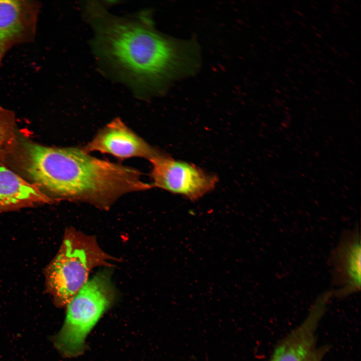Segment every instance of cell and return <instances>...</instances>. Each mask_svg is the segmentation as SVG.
I'll list each match as a JSON object with an SVG mask.
<instances>
[{
  "instance_id": "28",
  "label": "cell",
  "mask_w": 361,
  "mask_h": 361,
  "mask_svg": "<svg viewBox=\"0 0 361 361\" xmlns=\"http://www.w3.org/2000/svg\"><path fill=\"white\" fill-rule=\"evenodd\" d=\"M328 63H330V64H331L330 65H333V63H332V62L329 61H328Z\"/></svg>"
},
{
  "instance_id": "16",
  "label": "cell",
  "mask_w": 361,
  "mask_h": 361,
  "mask_svg": "<svg viewBox=\"0 0 361 361\" xmlns=\"http://www.w3.org/2000/svg\"><path fill=\"white\" fill-rule=\"evenodd\" d=\"M284 23H285V24H286V25H288V26H290V23H289V22L286 21L284 22Z\"/></svg>"
},
{
  "instance_id": "19",
  "label": "cell",
  "mask_w": 361,
  "mask_h": 361,
  "mask_svg": "<svg viewBox=\"0 0 361 361\" xmlns=\"http://www.w3.org/2000/svg\"><path fill=\"white\" fill-rule=\"evenodd\" d=\"M275 91L278 93H280V91L279 90H278V89H276Z\"/></svg>"
},
{
  "instance_id": "41",
  "label": "cell",
  "mask_w": 361,
  "mask_h": 361,
  "mask_svg": "<svg viewBox=\"0 0 361 361\" xmlns=\"http://www.w3.org/2000/svg\"><path fill=\"white\" fill-rule=\"evenodd\" d=\"M287 41H288V42H290V43H292V41H291V40L288 39Z\"/></svg>"
},
{
  "instance_id": "24",
  "label": "cell",
  "mask_w": 361,
  "mask_h": 361,
  "mask_svg": "<svg viewBox=\"0 0 361 361\" xmlns=\"http://www.w3.org/2000/svg\"><path fill=\"white\" fill-rule=\"evenodd\" d=\"M332 9L337 12H339V10L338 9H336L335 8H332Z\"/></svg>"
},
{
  "instance_id": "52",
  "label": "cell",
  "mask_w": 361,
  "mask_h": 361,
  "mask_svg": "<svg viewBox=\"0 0 361 361\" xmlns=\"http://www.w3.org/2000/svg\"><path fill=\"white\" fill-rule=\"evenodd\" d=\"M319 88L320 89L323 90L322 87H319Z\"/></svg>"
},
{
  "instance_id": "51",
  "label": "cell",
  "mask_w": 361,
  "mask_h": 361,
  "mask_svg": "<svg viewBox=\"0 0 361 361\" xmlns=\"http://www.w3.org/2000/svg\"><path fill=\"white\" fill-rule=\"evenodd\" d=\"M314 44H315L316 46H317V47H319V45H317V44L314 43Z\"/></svg>"
},
{
  "instance_id": "48",
  "label": "cell",
  "mask_w": 361,
  "mask_h": 361,
  "mask_svg": "<svg viewBox=\"0 0 361 361\" xmlns=\"http://www.w3.org/2000/svg\"><path fill=\"white\" fill-rule=\"evenodd\" d=\"M319 32H320V33H321V34H324V33H323L322 31H319Z\"/></svg>"
},
{
  "instance_id": "39",
  "label": "cell",
  "mask_w": 361,
  "mask_h": 361,
  "mask_svg": "<svg viewBox=\"0 0 361 361\" xmlns=\"http://www.w3.org/2000/svg\"><path fill=\"white\" fill-rule=\"evenodd\" d=\"M273 85H274L275 86H278V85L276 83H273Z\"/></svg>"
},
{
  "instance_id": "14",
  "label": "cell",
  "mask_w": 361,
  "mask_h": 361,
  "mask_svg": "<svg viewBox=\"0 0 361 361\" xmlns=\"http://www.w3.org/2000/svg\"><path fill=\"white\" fill-rule=\"evenodd\" d=\"M333 5L337 8V9H340V7H339L338 5H336L335 4H333Z\"/></svg>"
},
{
  "instance_id": "40",
  "label": "cell",
  "mask_w": 361,
  "mask_h": 361,
  "mask_svg": "<svg viewBox=\"0 0 361 361\" xmlns=\"http://www.w3.org/2000/svg\"><path fill=\"white\" fill-rule=\"evenodd\" d=\"M341 24L344 27H346L345 25H344L343 23H341Z\"/></svg>"
},
{
  "instance_id": "15",
  "label": "cell",
  "mask_w": 361,
  "mask_h": 361,
  "mask_svg": "<svg viewBox=\"0 0 361 361\" xmlns=\"http://www.w3.org/2000/svg\"><path fill=\"white\" fill-rule=\"evenodd\" d=\"M315 35H316V36H317V37H319V38H321V37H322L321 35H320V34H319L317 33H315Z\"/></svg>"
},
{
  "instance_id": "32",
  "label": "cell",
  "mask_w": 361,
  "mask_h": 361,
  "mask_svg": "<svg viewBox=\"0 0 361 361\" xmlns=\"http://www.w3.org/2000/svg\"><path fill=\"white\" fill-rule=\"evenodd\" d=\"M316 69L319 72H320L321 71V70L320 69H319L318 68H316Z\"/></svg>"
},
{
  "instance_id": "30",
  "label": "cell",
  "mask_w": 361,
  "mask_h": 361,
  "mask_svg": "<svg viewBox=\"0 0 361 361\" xmlns=\"http://www.w3.org/2000/svg\"><path fill=\"white\" fill-rule=\"evenodd\" d=\"M344 13H345L347 15L349 16V14L347 13V12L344 11Z\"/></svg>"
},
{
  "instance_id": "13",
  "label": "cell",
  "mask_w": 361,
  "mask_h": 361,
  "mask_svg": "<svg viewBox=\"0 0 361 361\" xmlns=\"http://www.w3.org/2000/svg\"><path fill=\"white\" fill-rule=\"evenodd\" d=\"M347 80L348 82H349L351 84L354 85V83L351 81L350 79H347Z\"/></svg>"
},
{
  "instance_id": "7",
  "label": "cell",
  "mask_w": 361,
  "mask_h": 361,
  "mask_svg": "<svg viewBox=\"0 0 361 361\" xmlns=\"http://www.w3.org/2000/svg\"><path fill=\"white\" fill-rule=\"evenodd\" d=\"M329 260L334 288L331 291L332 296L342 299L359 291L361 280V245L357 226L342 234Z\"/></svg>"
},
{
  "instance_id": "42",
  "label": "cell",
  "mask_w": 361,
  "mask_h": 361,
  "mask_svg": "<svg viewBox=\"0 0 361 361\" xmlns=\"http://www.w3.org/2000/svg\"><path fill=\"white\" fill-rule=\"evenodd\" d=\"M314 92L317 94H319V93H318L319 92L316 90H314Z\"/></svg>"
},
{
  "instance_id": "9",
  "label": "cell",
  "mask_w": 361,
  "mask_h": 361,
  "mask_svg": "<svg viewBox=\"0 0 361 361\" xmlns=\"http://www.w3.org/2000/svg\"><path fill=\"white\" fill-rule=\"evenodd\" d=\"M83 149L99 151L124 159L133 157L150 159L158 151L116 118L101 129Z\"/></svg>"
},
{
  "instance_id": "26",
  "label": "cell",
  "mask_w": 361,
  "mask_h": 361,
  "mask_svg": "<svg viewBox=\"0 0 361 361\" xmlns=\"http://www.w3.org/2000/svg\"><path fill=\"white\" fill-rule=\"evenodd\" d=\"M299 23H300V24H301L302 25L305 26V25H304L302 22L299 21Z\"/></svg>"
},
{
  "instance_id": "20",
  "label": "cell",
  "mask_w": 361,
  "mask_h": 361,
  "mask_svg": "<svg viewBox=\"0 0 361 361\" xmlns=\"http://www.w3.org/2000/svg\"><path fill=\"white\" fill-rule=\"evenodd\" d=\"M334 72H335V73L336 74H338V75H339V74H340V73L338 71H337L335 70Z\"/></svg>"
},
{
  "instance_id": "33",
  "label": "cell",
  "mask_w": 361,
  "mask_h": 361,
  "mask_svg": "<svg viewBox=\"0 0 361 361\" xmlns=\"http://www.w3.org/2000/svg\"><path fill=\"white\" fill-rule=\"evenodd\" d=\"M312 72L314 74H315V75H317V73H315V72H314V71H312Z\"/></svg>"
},
{
  "instance_id": "36",
  "label": "cell",
  "mask_w": 361,
  "mask_h": 361,
  "mask_svg": "<svg viewBox=\"0 0 361 361\" xmlns=\"http://www.w3.org/2000/svg\"><path fill=\"white\" fill-rule=\"evenodd\" d=\"M276 48H277V49H278L279 50H281V48L279 47L276 46Z\"/></svg>"
},
{
  "instance_id": "53",
  "label": "cell",
  "mask_w": 361,
  "mask_h": 361,
  "mask_svg": "<svg viewBox=\"0 0 361 361\" xmlns=\"http://www.w3.org/2000/svg\"><path fill=\"white\" fill-rule=\"evenodd\" d=\"M289 37H290V38H292V39H293V38H294V37H292V36H289Z\"/></svg>"
},
{
  "instance_id": "25",
  "label": "cell",
  "mask_w": 361,
  "mask_h": 361,
  "mask_svg": "<svg viewBox=\"0 0 361 361\" xmlns=\"http://www.w3.org/2000/svg\"><path fill=\"white\" fill-rule=\"evenodd\" d=\"M299 72H300L301 73H302V74H304V72L303 71L300 70H299Z\"/></svg>"
},
{
  "instance_id": "21",
  "label": "cell",
  "mask_w": 361,
  "mask_h": 361,
  "mask_svg": "<svg viewBox=\"0 0 361 361\" xmlns=\"http://www.w3.org/2000/svg\"><path fill=\"white\" fill-rule=\"evenodd\" d=\"M309 61H310V62H311V63H313V64H315V62L313 60H311V59H310Z\"/></svg>"
},
{
  "instance_id": "29",
  "label": "cell",
  "mask_w": 361,
  "mask_h": 361,
  "mask_svg": "<svg viewBox=\"0 0 361 361\" xmlns=\"http://www.w3.org/2000/svg\"><path fill=\"white\" fill-rule=\"evenodd\" d=\"M288 61H290L291 63H293V61L291 59H288Z\"/></svg>"
},
{
  "instance_id": "18",
  "label": "cell",
  "mask_w": 361,
  "mask_h": 361,
  "mask_svg": "<svg viewBox=\"0 0 361 361\" xmlns=\"http://www.w3.org/2000/svg\"><path fill=\"white\" fill-rule=\"evenodd\" d=\"M343 53H344V54H346V55H347V56H349V54L348 53H347V52H346V51H343Z\"/></svg>"
},
{
  "instance_id": "54",
  "label": "cell",
  "mask_w": 361,
  "mask_h": 361,
  "mask_svg": "<svg viewBox=\"0 0 361 361\" xmlns=\"http://www.w3.org/2000/svg\"><path fill=\"white\" fill-rule=\"evenodd\" d=\"M289 81H290L291 82L294 83V82H293V81H292L291 80H290Z\"/></svg>"
},
{
  "instance_id": "22",
  "label": "cell",
  "mask_w": 361,
  "mask_h": 361,
  "mask_svg": "<svg viewBox=\"0 0 361 361\" xmlns=\"http://www.w3.org/2000/svg\"><path fill=\"white\" fill-rule=\"evenodd\" d=\"M292 88H293V89H295V90H298L297 88H296V87H295V86H292Z\"/></svg>"
},
{
  "instance_id": "27",
  "label": "cell",
  "mask_w": 361,
  "mask_h": 361,
  "mask_svg": "<svg viewBox=\"0 0 361 361\" xmlns=\"http://www.w3.org/2000/svg\"><path fill=\"white\" fill-rule=\"evenodd\" d=\"M311 7H312V8H313V9H317L316 7H315L314 6H313H313L311 5Z\"/></svg>"
},
{
  "instance_id": "44",
  "label": "cell",
  "mask_w": 361,
  "mask_h": 361,
  "mask_svg": "<svg viewBox=\"0 0 361 361\" xmlns=\"http://www.w3.org/2000/svg\"><path fill=\"white\" fill-rule=\"evenodd\" d=\"M317 79H318V80H319V81H322V82H323V81H322V80L321 79H320L319 78H317Z\"/></svg>"
},
{
  "instance_id": "46",
  "label": "cell",
  "mask_w": 361,
  "mask_h": 361,
  "mask_svg": "<svg viewBox=\"0 0 361 361\" xmlns=\"http://www.w3.org/2000/svg\"><path fill=\"white\" fill-rule=\"evenodd\" d=\"M307 51L308 52V53H311V52L310 50H307Z\"/></svg>"
},
{
  "instance_id": "31",
  "label": "cell",
  "mask_w": 361,
  "mask_h": 361,
  "mask_svg": "<svg viewBox=\"0 0 361 361\" xmlns=\"http://www.w3.org/2000/svg\"><path fill=\"white\" fill-rule=\"evenodd\" d=\"M319 60H320L321 61H322V62H324V60L322 59V58H319Z\"/></svg>"
},
{
  "instance_id": "11",
  "label": "cell",
  "mask_w": 361,
  "mask_h": 361,
  "mask_svg": "<svg viewBox=\"0 0 361 361\" xmlns=\"http://www.w3.org/2000/svg\"><path fill=\"white\" fill-rule=\"evenodd\" d=\"M5 116V113L0 107V153L4 150L10 136V131Z\"/></svg>"
},
{
  "instance_id": "55",
  "label": "cell",
  "mask_w": 361,
  "mask_h": 361,
  "mask_svg": "<svg viewBox=\"0 0 361 361\" xmlns=\"http://www.w3.org/2000/svg\"><path fill=\"white\" fill-rule=\"evenodd\" d=\"M284 43H285L286 44H288V43L286 42V41H284Z\"/></svg>"
},
{
  "instance_id": "5",
  "label": "cell",
  "mask_w": 361,
  "mask_h": 361,
  "mask_svg": "<svg viewBox=\"0 0 361 361\" xmlns=\"http://www.w3.org/2000/svg\"><path fill=\"white\" fill-rule=\"evenodd\" d=\"M148 160L151 165L152 188L163 189L192 201L212 191L218 181L216 175L159 151Z\"/></svg>"
},
{
  "instance_id": "35",
  "label": "cell",
  "mask_w": 361,
  "mask_h": 361,
  "mask_svg": "<svg viewBox=\"0 0 361 361\" xmlns=\"http://www.w3.org/2000/svg\"><path fill=\"white\" fill-rule=\"evenodd\" d=\"M298 82H299L300 84H301L302 85L303 84V82H301V81H300V80L298 81Z\"/></svg>"
},
{
  "instance_id": "45",
  "label": "cell",
  "mask_w": 361,
  "mask_h": 361,
  "mask_svg": "<svg viewBox=\"0 0 361 361\" xmlns=\"http://www.w3.org/2000/svg\"><path fill=\"white\" fill-rule=\"evenodd\" d=\"M324 25H325L327 28H329V26L327 25L326 24H324Z\"/></svg>"
},
{
  "instance_id": "43",
  "label": "cell",
  "mask_w": 361,
  "mask_h": 361,
  "mask_svg": "<svg viewBox=\"0 0 361 361\" xmlns=\"http://www.w3.org/2000/svg\"><path fill=\"white\" fill-rule=\"evenodd\" d=\"M284 75L286 76V77H289V75L286 74V73H284Z\"/></svg>"
},
{
  "instance_id": "38",
  "label": "cell",
  "mask_w": 361,
  "mask_h": 361,
  "mask_svg": "<svg viewBox=\"0 0 361 361\" xmlns=\"http://www.w3.org/2000/svg\"><path fill=\"white\" fill-rule=\"evenodd\" d=\"M332 12L334 14H337V13H336V12H335L334 11H333V10L332 11Z\"/></svg>"
},
{
  "instance_id": "8",
  "label": "cell",
  "mask_w": 361,
  "mask_h": 361,
  "mask_svg": "<svg viewBox=\"0 0 361 361\" xmlns=\"http://www.w3.org/2000/svg\"><path fill=\"white\" fill-rule=\"evenodd\" d=\"M39 2L26 0H0V57L13 47L34 40Z\"/></svg>"
},
{
  "instance_id": "47",
  "label": "cell",
  "mask_w": 361,
  "mask_h": 361,
  "mask_svg": "<svg viewBox=\"0 0 361 361\" xmlns=\"http://www.w3.org/2000/svg\"><path fill=\"white\" fill-rule=\"evenodd\" d=\"M292 34H294L295 35H297V34L295 33H294V32H292Z\"/></svg>"
},
{
  "instance_id": "34",
  "label": "cell",
  "mask_w": 361,
  "mask_h": 361,
  "mask_svg": "<svg viewBox=\"0 0 361 361\" xmlns=\"http://www.w3.org/2000/svg\"><path fill=\"white\" fill-rule=\"evenodd\" d=\"M282 88L283 90H284L286 92L287 91V90L285 89V88L282 87Z\"/></svg>"
},
{
  "instance_id": "6",
  "label": "cell",
  "mask_w": 361,
  "mask_h": 361,
  "mask_svg": "<svg viewBox=\"0 0 361 361\" xmlns=\"http://www.w3.org/2000/svg\"><path fill=\"white\" fill-rule=\"evenodd\" d=\"M329 301L326 295L318 296L304 320L278 342L269 361H322L327 348L317 346L316 331Z\"/></svg>"
},
{
  "instance_id": "37",
  "label": "cell",
  "mask_w": 361,
  "mask_h": 361,
  "mask_svg": "<svg viewBox=\"0 0 361 361\" xmlns=\"http://www.w3.org/2000/svg\"><path fill=\"white\" fill-rule=\"evenodd\" d=\"M323 70L324 72H326V73L328 72V71H327L326 69H323Z\"/></svg>"
},
{
  "instance_id": "17",
  "label": "cell",
  "mask_w": 361,
  "mask_h": 361,
  "mask_svg": "<svg viewBox=\"0 0 361 361\" xmlns=\"http://www.w3.org/2000/svg\"><path fill=\"white\" fill-rule=\"evenodd\" d=\"M311 28H312V29L315 30H317V29L316 27H315L314 26H311Z\"/></svg>"
},
{
  "instance_id": "49",
  "label": "cell",
  "mask_w": 361,
  "mask_h": 361,
  "mask_svg": "<svg viewBox=\"0 0 361 361\" xmlns=\"http://www.w3.org/2000/svg\"><path fill=\"white\" fill-rule=\"evenodd\" d=\"M284 95L286 96V97L287 98H289V97H288V95H286V94H284Z\"/></svg>"
},
{
  "instance_id": "10",
  "label": "cell",
  "mask_w": 361,
  "mask_h": 361,
  "mask_svg": "<svg viewBox=\"0 0 361 361\" xmlns=\"http://www.w3.org/2000/svg\"><path fill=\"white\" fill-rule=\"evenodd\" d=\"M52 200L35 185L0 165V209H9Z\"/></svg>"
},
{
  "instance_id": "1",
  "label": "cell",
  "mask_w": 361,
  "mask_h": 361,
  "mask_svg": "<svg viewBox=\"0 0 361 361\" xmlns=\"http://www.w3.org/2000/svg\"><path fill=\"white\" fill-rule=\"evenodd\" d=\"M102 20L96 37L100 55L136 83L159 91L192 76L200 67V51L194 40L165 36L149 23L117 18Z\"/></svg>"
},
{
  "instance_id": "4",
  "label": "cell",
  "mask_w": 361,
  "mask_h": 361,
  "mask_svg": "<svg viewBox=\"0 0 361 361\" xmlns=\"http://www.w3.org/2000/svg\"><path fill=\"white\" fill-rule=\"evenodd\" d=\"M110 275L105 271L88 280L68 303L64 324L55 345L67 357H75L85 349V339L115 300Z\"/></svg>"
},
{
  "instance_id": "50",
  "label": "cell",
  "mask_w": 361,
  "mask_h": 361,
  "mask_svg": "<svg viewBox=\"0 0 361 361\" xmlns=\"http://www.w3.org/2000/svg\"><path fill=\"white\" fill-rule=\"evenodd\" d=\"M280 15L282 16V17H285V16H284V15H283L282 14H280Z\"/></svg>"
},
{
  "instance_id": "2",
  "label": "cell",
  "mask_w": 361,
  "mask_h": 361,
  "mask_svg": "<svg viewBox=\"0 0 361 361\" xmlns=\"http://www.w3.org/2000/svg\"><path fill=\"white\" fill-rule=\"evenodd\" d=\"M25 152L29 175L60 198L107 209L125 194L152 188L136 169L96 158L83 148L28 143Z\"/></svg>"
},
{
  "instance_id": "3",
  "label": "cell",
  "mask_w": 361,
  "mask_h": 361,
  "mask_svg": "<svg viewBox=\"0 0 361 361\" xmlns=\"http://www.w3.org/2000/svg\"><path fill=\"white\" fill-rule=\"evenodd\" d=\"M110 259L95 239L69 229L46 272L48 289L57 305L67 306L86 283L91 270Z\"/></svg>"
},
{
  "instance_id": "23",
  "label": "cell",
  "mask_w": 361,
  "mask_h": 361,
  "mask_svg": "<svg viewBox=\"0 0 361 361\" xmlns=\"http://www.w3.org/2000/svg\"><path fill=\"white\" fill-rule=\"evenodd\" d=\"M293 56H294V57H295V58H299V57H298V55H295V54H293Z\"/></svg>"
},
{
  "instance_id": "12",
  "label": "cell",
  "mask_w": 361,
  "mask_h": 361,
  "mask_svg": "<svg viewBox=\"0 0 361 361\" xmlns=\"http://www.w3.org/2000/svg\"><path fill=\"white\" fill-rule=\"evenodd\" d=\"M292 10H293V11H294L295 12H296V13L297 14H298V15H299L300 16H302V17H304V15H303L302 13H301V12H299V11H297V10H295V9H293Z\"/></svg>"
}]
</instances>
